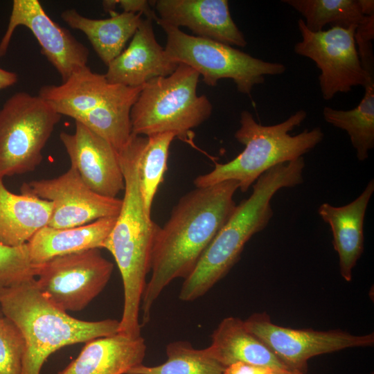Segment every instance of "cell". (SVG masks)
I'll use <instances>...</instances> for the list:
<instances>
[{"label":"cell","instance_id":"obj_26","mask_svg":"<svg viewBox=\"0 0 374 374\" xmlns=\"http://www.w3.org/2000/svg\"><path fill=\"white\" fill-rule=\"evenodd\" d=\"M177 135L163 132L141 136L139 157L141 194L146 213L151 214L153 200L167 170L169 148Z\"/></svg>","mask_w":374,"mask_h":374},{"label":"cell","instance_id":"obj_15","mask_svg":"<svg viewBox=\"0 0 374 374\" xmlns=\"http://www.w3.org/2000/svg\"><path fill=\"white\" fill-rule=\"evenodd\" d=\"M157 19L179 28L186 27L197 37L227 45L244 47L247 42L233 21L226 0H157L152 1Z\"/></svg>","mask_w":374,"mask_h":374},{"label":"cell","instance_id":"obj_37","mask_svg":"<svg viewBox=\"0 0 374 374\" xmlns=\"http://www.w3.org/2000/svg\"><path fill=\"white\" fill-rule=\"evenodd\" d=\"M117 6V0H105L103 1V9L109 13L115 12Z\"/></svg>","mask_w":374,"mask_h":374},{"label":"cell","instance_id":"obj_21","mask_svg":"<svg viewBox=\"0 0 374 374\" xmlns=\"http://www.w3.org/2000/svg\"><path fill=\"white\" fill-rule=\"evenodd\" d=\"M52 203L21 186V194L8 190L0 178V242L10 247L26 244L39 229L47 226Z\"/></svg>","mask_w":374,"mask_h":374},{"label":"cell","instance_id":"obj_31","mask_svg":"<svg viewBox=\"0 0 374 374\" xmlns=\"http://www.w3.org/2000/svg\"><path fill=\"white\" fill-rule=\"evenodd\" d=\"M374 38V15L366 16L357 26L355 39L359 50L358 55L364 70L374 77V57L372 40Z\"/></svg>","mask_w":374,"mask_h":374},{"label":"cell","instance_id":"obj_14","mask_svg":"<svg viewBox=\"0 0 374 374\" xmlns=\"http://www.w3.org/2000/svg\"><path fill=\"white\" fill-rule=\"evenodd\" d=\"M75 122L74 133L62 132L60 134L71 166L93 192L116 197L125 188L118 152L86 126Z\"/></svg>","mask_w":374,"mask_h":374},{"label":"cell","instance_id":"obj_4","mask_svg":"<svg viewBox=\"0 0 374 374\" xmlns=\"http://www.w3.org/2000/svg\"><path fill=\"white\" fill-rule=\"evenodd\" d=\"M303 157L276 165L253 185L251 195L236 205L231 215L208 244L193 271L184 279L179 298L193 301L204 296L239 260L245 244L268 224L274 212L271 200L283 188L303 181Z\"/></svg>","mask_w":374,"mask_h":374},{"label":"cell","instance_id":"obj_2","mask_svg":"<svg viewBox=\"0 0 374 374\" xmlns=\"http://www.w3.org/2000/svg\"><path fill=\"white\" fill-rule=\"evenodd\" d=\"M141 136L132 134L118 152L125 188L121 211L103 248L115 259L124 293L123 310L119 321L121 335L141 336L139 312L141 299L151 269L152 253L159 226L145 210L139 178Z\"/></svg>","mask_w":374,"mask_h":374},{"label":"cell","instance_id":"obj_24","mask_svg":"<svg viewBox=\"0 0 374 374\" xmlns=\"http://www.w3.org/2000/svg\"><path fill=\"white\" fill-rule=\"evenodd\" d=\"M142 87H125L118 95L75 121L103 138L118 152L132 135L130 111Z\"/></svg>","mask_w":374,"mask_h":374},{"label":"cell","instance_id":"obj_22","mask_svg":"<svg viewBox=\"0 0 374 374\" xmlns=\"http://www.w3.org/2000/svg\"><path fill=\"white\" fill-rule=\"evenodd\" d=\"M207 348L224 367L241 362L265 368H288L237 317H228L220 323Z\"/></svg>","mask_w":374,"mask_h":374},{"label":"cell","instance_id":"obj_10","mask_svg":"<svg viewBox=\"0 0 374 374\" xmlns=\"http://www.w3.org/2000/svg\"><path fill=\"white\" fill-rule=\"evenodd\" d=\"M357 26H331L311 32L303 19L298 21L302 40L294 46L295 53L311 59L319 69V82L323 98L328 100L337 93H348L355 86L374 82L363 69L355 39Z\"/></svg>","mask_w":374,"mask_h":374},{"label":"cell","instance_id":"obj_19","mask_svg":"<svg viewBox=\"0 0 374 374\" xmlns=\"http://www.w3.org/2000/svg\"><path fill=\"white\" fill-rule=\"evenodd\" d=\"M144 339L119 333L88 342L78 356L57 374H127L143 364Z\"/></svg>","mask_w":374,"mask_h":374},{"label":"cell","instance_id":"obj_9","mask_svg":"<svg viewBox=\"0 0 374 374\" xmlns=\"http://www.w3.org/2000/svg\"><path fill=\"white\" fill-rule=\"evenodd\" d=\"M34 266L37 288L64 312L85 308L104 290L114 269L100 249L57 256Z\"/></svg>","mask_w":374,"mask_h":374},{"label":"cell","instance_id":"obj_30","mask_svg":"<svg viewBox=\"0 0 374 374\" xmlns=\"http://www.w3.org/2000/svg\"><path fill=\"white\" fill-rule=\"evenodd\" d=\"M33 273L26 244L19 247L6 246L0 242V280Z\"/></svg>","mask_w":374,"mask_h":374},{"label":"cell","instance_id":"obj_18","mask_svg":"<svg viewBox=\"0 0 374 374\" xmlns=\"http://www.w3.org/2000/svg\"><path fill=\"white\" fill-rule=\"evenodd\" d=\"M125 86L109 83L105 74L85 66L59 85H44L38 96L59 114L74 120L98 108L121 93Z\"/></svg>","mask_w":374,"mask_h":374},{"label":"cell","instance_id":"obj_32","mask_svg":"<svg viewBox=\"0 0 374 374\" xmlns=\"http://www.w3.org/2000/svg\"><path fill=\"white\" fill-rule=\"evenodd\" d=\"M151 5L152 3L146 0H117V6L123 9V12L139 13L145 15L146 19L156 21L157 15Z\"/></svg>","mask_w":374,"mask_h":374},{"label":"cell","instance_id":"obj_16","mask_svg":"<svg viewBox=\"0 0 374 374\" xmlns=\"http://www.w3.org/2000/svg\"><path fill=\"white\" fill-rule=\"evenodd\" d=\"M178 65L158 43L152 21L145 18L127 48L107 65L105 76L109 83L136 88L154 78L170 75Z\"/></svg>","mask_w":374,"mask_h":374},{"label":"cell","instance_id":"obj_35","mask_svg":"<svg viewBox=\"0 0 374 374\" xmlns=\"http://www.w3.org/2000/svg\"><path fill=\"white\" fill-rule=\"evenodd\" d=\"M362 12L365 16L374 15L373 0H358Z\"/></svg>","mask_w":374,"mask_h":374},{"label":"cell","instance_id":"obj_6","mask_svg":"<svg viewBox=\"0 0 374 374\" xmlns=\"http://www.w3.org/2000/svg\"><path fill=\"white\" fill-rule=\"evenodd\" d=\"M199 74L184 64L166 77L146 82L130 111L132 134L140 136L173 132L180 139L208 120L213 107L197 95Z\"/></svg>","mask_w":374,"mask_h":374},{"label":"cell","instance_id":"obj_5","mask_svg":"<svg viewBox=\"0 0 374 374\" xmlns=\"http://www.w3.org/2000/svg\"><path fill=\"white\" fill-rule=\"evenodd\" d=\"M301 109L283 122L272 125L258 123L248 111L240 114V128L234 137L244 146L236 157L225 163L215 164L208 173L194 179L196 188L210 186L224 181L234 180L242 193H245L260 175L272 167L294 161L309 152L323 139L319 127L305 129L299 134H289L306 118Z\"/></svg>","mask_w":374,"mask_h":374},{"label":"cell","instance_id":"obj_23","mask_svg":"<svg viewBox=\"0 0 374 374\" xmlns=\"http://www.w3.org/2000/svg\"><path fill=\"white\" fill-rule=\"evenodd\" d=\"M107 19H91L80 15L75 9L61 13L63 21L71 28L82 31L94 51L107 66L124 49L142 21V15L112 12Z\"/></svg>","mask_w":374,"mask_h":374},{"label":"cell","instance_id":"obj_38","mask_svg":"<svg viewBox=\"0 0 374 374\" xmlns=\"http://www.w3.org/2000/svg\"><path fill=\"white\" fill-rule=\"evenodd\" d=\"M3 312L1 311V307H0V320L3 317Z\"/></svg>","mask_w":374,"mask_h":374},{"label":"cell","instance_id":"obj_11","mask_svg":"<svg viewBox=\"0 0 374 374\" xmlns=\"http://www.w3.org/2000/svg\"><path fill=\"white\" fill-rule=\"evenodd\" d=\"M244 323L287 368L304 374L308 360L314 356L374 344L373 333L359 336L338 330L294 329L274 323L266 312L255 313Z\"/></svg>","mask_w":374,"mask_h":374},{"label":"cell","instance_id":"obj_13","mask_svg":"<svg viewBox=\"0 0 374 374\" xmlns=\"http://www.w3.org/2000/svg\"><path fill=\"white\" fill-rule=\"evenodd\" d=\"M19 26L31 31L41 53L66 81L87 66L89 49L69 30L55 22L37 0H14L7 29L0 42V57L6 53L15 30Z\"/></svg>","mask_w":374,"mask_h":374},{"label":"cell","instance_id":"obj_33","mask_svg":"<svg viewBox=\"0 0 374 374\" xmlns=\"http://www.w3.org/2000/svg\"><path fill=\"white\" fill-rule=\"evenodd\" d=\"M268 368L238 362L226 366L223 374H265Z\"/></svg>","mask_w":374,"mask_h":374},{"label":"cell","instance_id":"obj_12","mask_svg":"<svg viewBox=\"0 0 374 374\" xmlns=\"http://www.w3.org/2000/svg\"><path fill=\"white\" fill-rule=\"evenodd\" d=\"M22 186L52 203L47 226L55 229L72 228L116 217L122 205V199L103 196L91 190L72 166L57 177L33 180Z\"/></svg>","mask_w":374,"mask_h":374},{"label":"cell","instance_id":"obj_20","mask_svg":"<svg viewBox=\"0 0 374 374\" xmlns=\"http://www.w3.org/2000/svg\"><path fill=\"white\" fill-rule=\"evenodd\" d=\"M116 217L101 218L85 225L67 229L45 226L26 243L31 264L39 265L57 256L103 248Z\"/></svg>","mask_w":374,"mask_h":374},{"label":"cell","instance_id":"obj_8","mask_svg":"<svg viewBox=\"0 0 374 374\" xmlns=\"http://www.w3.org/2000/svg\"><path fill=\"white\" fill-rule=\"evenodd\" d=\"M59 114L41 97L15 93L0 109V178L36 169Z\"/></svg>","mask_w":374,"mask_h":374},{"label":"cell","instance_id":"obj_34","mask_svg":"<svg viewBox=\"0 0 374 374\" xmlns=\"http://www.w3.org/2000/svg\"><path fill=\"white\" fill-rule=\"evenodd\" d=\"M18 80L17 74L0 67V90L11 87Z\"/></svg>","mask_w":374,"mask_h":374},{"label":"cell","instance_id":"obj_17","mask_svg":"<svg viewBox=\"0 0 374 374\" xmlns=\"http://www.w3.org/2000/svg\"><path fill=\"white\" fill-rule=\"evenodd\" d=\"M374 192L371 179L355 200L343 206L321 204L318 213L329 224L332 244L339 256L340 274L347 282L364 251V222L366 208Z\"/></svg>","mask_w":374,"mask_h":374},{"label":"cell","instance_id":"obj_28","mask_svg":"<svg viewBox=\"0 0 374 374\" xmlns=\"http://www.w3.org/2000/svg\"><path fill=\"white\" fill-rule=\"evenodd\" d=\"M305 18L306 28L319 32L328 24L350 28L365 18L358 0H283Z\"/></svg>","mask_w":374,"mask_h":374},{"label":"cell","instance_id":"obj_36","mask_svg":"<svg viewBox=\"0 0 374 374\" xmlns=\"http://www.w3.org/2000/svg\"><path fill=\"white\" fill-rule=\"evenodd\" d=\"M265 374H304L301 372L289 368H269Z\"/></svg>","mask_w":374,"mask_h":374},{"label":"cell","instance_id":"obj_3","mask_svg":"<svg viewBox=\"0 0 374 374\" xmlns=\"http://www.w3.org/2000/svg\"><path fill=\"white\" fill-rule=\"evenodd\" d=\"M0 307L25 340L21 374H40L47 358L56 350L111 336L119 330L116 319L89 321L69 316L41 293L33 273L0 280Z\"/></svg>","mask_w":374,"mask_h":374},{"label":"cell","instance_id":"obj_25","mask_svg":"<svg viewBox=\"0 0 374 374\" xmlns=\"http://www.w3.org/2000/svg\"><path fill=\"white\" fill-rule=\"evenodd\" d=\"M364 95L358 105L349 110L325 107L323 116L330 125L348 134L359 161H365L374 148V82L364 87Z\"/></svg>","mask_w":374,"mask_h":374},{"label":"cell","instance_id":"obj_27","mask_svg":"<svg viewBox=\"0 0 374 374\" xmlns=\"http://www.w3.org/2000/svg\"><path fill=\"white\" fill-rule=\"evenodd\" d=\"M166 361L157 366L143 364L127 374H223L225 367L216 360L208 348L197 349L185 341L169 343Z\"/></svg>","mask_w":374,"mask_h":374},{"label":"cell","instance_id":"obj_29","mask_svg":"<svg viewBox=\"0 0 374 374\" xmlns=\"http://www.w3.org/2000/svg\"><path fill=\"white\" fill-rule=\"evenodd\" d=\"M25 350L21 331L3 317L0 320V374H21Z\"/></svg>","mask_w":374,"mask_h":374},{"label":"cell","instance_id":"obj_7","mask_svg":"<svg viewBox=\"0 0 374 374\" xmlns=\"http://www.w3.org/2000/svg\"><path fill=\"white\" fill-rule=\"evenodd\" d=\"M157 23L166 35L164 49L168 57L195 70L208 86L215 87L220 80L231 79L238 92L249 95L253 86L264 82L265 75H280L286 70L282 63L265 62L232 46Z\"/></svg>","mask_w":374,"mask_h":374},{"label":"cell","instance_id":"obj_1","mask_svg":"<svg viewBox=\"0 0 374 374\" xmlns=\"http://www.w3.org/2000/svg\"><path fill=\"white\" fill-rule=\"evenodd\" d=\"M239 188L227 180L195 188L178 201L155 236L150 278L144 290L140 310L141 326L150 320L152 308L163 290L175 279L186 278L233 212Z\"/></svg>","mask_w":374,"mask_h":374}]
</instances>
